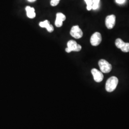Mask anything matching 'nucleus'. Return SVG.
<instances>
[{
	"label": "nucleus",
	"mask_w": 129,
	"mask_h": 129,
	"mask_svg": "<svg viewBox=\"0 0 129 129\" xmlns=\"http://www.w3.org/2000/svg\"><path fill=\"white\" fill-rule=\"evenodd\" d=\"M118 79L116 77H111L109 78L106 83V91L108 92H111L113 91L116 89L118 84Z\"/></svg>",
	"instance_id": "obj_1"
},
{
	"label": "nucleus",
	"mask_w": 129,
	"mask_h": 129,
	"mask_svg": "<svg viewBox=\"0 0 129 129\" xmlns=\"http://www.w3.org/2000/svg\"><path fill=\"white\" fill-rule=\"evenodd\" d=\"M67 46L68 47L66 48V51L69 53L72 51L79 52L81 50L82 48V47L80 45L78 44L76 42L73 40H69L68 42Z\"/></svg>",
	"instance_id": "obj_2"
},
{
	"label": "nucleus",
	"mask_w": 129,
	"mask_h": 129,
	"mask_svg": "<svg viewBox=\"0 0 129 129\" xmlns=\"http://www.w3.org/2000/svg\"><path fill=\"white\" fill-rule=\"evenodd\" d=\"M99 65L101 72L104 73L110 72L112 69V66L107 61L102 59L99 61Z\"/></svg>",
	"instance_id": "obj_3"
},
{
	"label": "nucleus",
	"mask_w": 129,
	"mask_h": 129,
	"mask_svg": "<svg viewBox=\"0 0 129 129\" xmlns=\"http://www.w3.org/2000/svg\"><path fill=\"white\" fill-rule=\"evenodd\" d=\"M115 45L118 48L120 49L122 52L125 53L129 52V43H125L121 39L118 38L116 40Z\"/></svg>",
	"instance_id": "obj_4"
},
{
	"label": "nucleus",
	"mask_w": 129,
	"mask_h": 129,
	"mask_svg": "<svg viewBox=\"0 0 129 129\" xmlns=\"http://www.w3.org/2000/svg\"><path fill=\"white\" fill-rule=\"evenodd\" d=\"M70 34L76 39H79L83 37V32L78 25H75L71 28Z\"/></svg>",
	"instance_id": "obj_5"
},
{
	"label": "nucleus",
	"mask_w": 129,
	"mask_h": 129,
	"mask_svg": "<svg viewBox=\"0 0 129 129\" xmlns=\"http://www.w3.org/2000/svg\"><path fill=\"white\" fill-rule=\"evenodd\" d=\"M102 41V35L99 32L94 33L90 38V43L93 46H99Z\"/></svg>",
	"instance_id": "obj_6"
},
{
	"label": "nucleus",
	"mask_w": 129,
	"mask_h": 129,
	"mask_svg": "<svg viewBox=\"0 0 129 129\" xmlns=\"http://www.w3.org/2000/svg\"><path fill=\"white\" fill-rule=\"evenodd\" d=\"M116 22V16L112 14L106 17L105 24L106 27L109 29H111L115 26Z\"/></svg>",
	"instance_id": "obj_7"
},
{
	"label": "nucleus",
	"mask_w": 129,
	"mask_h": 129,
	"mask_svg": "<svg viewBox=\"0 0 129 129\" xmlns=\"http://www.w3.org/2000/svg\"><path fill=\"white\" fill-rule=\"evenodd\" d=\"M91 73L93 76L94 80L97 82H101L103 79V75L102 72L99 71L96 69H93L91 70Z\"/></svg>",
	"instance_id": "obj_8"
},
{
	"label": "nucleus",
	"mask_w": 129,
	"mask_h": 129,
	"mask_svg": "<svg viewBox=\"0 0 129 129\" xmlns=\"http://www.w3.org/2000/svg\"><path fill=\"white\" fill-rule=\"evenodd\" d=\"M56 20L55 21V26L57 27H60L62 26L63 22L66 19L64 14L61 13H58L56 15Z\"/></svg>",
	"instance_id": "obj_9"
},
{
	"label": "nucleus",
	"mask_w": 129,
	"mask_h": 129,
	"mask_svg": "<svg viewBox=\"0 0 129 129\" xmlns=\"http://www.w3.org/2000/svg\"><path fill=\"white\" fill-rule=\"evenodd\" d=\"M39 26L42 28H46L47 31L52 33L54 31V28L52 25L50 24V22L48 20H45L39 23Z\"/></svg>",
	"instance_id": "obj_10"
},
{
	"label": "nucleus",
	"mask_w": 129,
	"mask_h": 129,
	"mask_svg": "<svg viewBox=\"0 0 129 129\" xmlns=\"http://www.w3.org/2000/svg\"><path fill=\"white\" fill-rule=\"evenodd\" d=\"M25 10L26 11V14L28 18L33 19L34 18L36 17V14L35 13V10L34 9V8L28 6L26 7Z\"/></svg>",
	"instance_id": "obj_11"
},
{
	"label": "nucleus",
	"mask_w": 129,
	"mask_h": 129,
	"mask_svg": "<svg viewBox=\"0 0 129 129\" xmlns=\"http://www.w3.org/2000/svg\"><path fill=\"white\" fill-rule=\"evenodd\" d=\"M93 4L92 6V9L97 10L99 7V4L100 2V0H92Z\"/></svg>",
	"instance_id": "obj_12"
},
{
	"label": "nucleus",
	"mask_w": 129,
	"mask_h": 129,
	"mask_svg": "<svg viewBox=\"0 0 129 129\" xmlns=\"http://www.w3.org/2000/svg\"><path fill=\"white\" fill-rule=\"evenodd\" d=\"M84 1L87 5V9L88 11H90L92 9V6L93 4L92 0H84Z\"/></svg>",
	"instance_id": "obj_13"
},
{
	"label": "nucleus",
	"mask_w": 129,
	"mask_h": 129,
	"mask_svg": "<svg viewBox=\"0 0 129 129\" xmlns=\"http://www.w3.org/2000/svg\"><path fill=\"white\" fill-rule=\"evenodd\" d=\"M60 0H51L50 4L52 6H55L58 5Z\"/></svg>",
	"instance_id": "obj_14"
},
{
	"label": "nucleus",
	"mask_w": 129,
	"mask_h": 129,
	"mask_svg": "<svg viewBox=\"0 0 129 129\" xmlns=\"http://www.w3.org/2000/svg\"><path fill=\"white\" fill-rule=\"evenodd\" d=\"M116 2L119 4H122L125 2V0H116Z\"/></svg>",
	"instance_id": "obj_15"
},
{
	"label": "nucleus",
	"mask_w": 129,
	"mask_h": 129,
	"mask_svg": "<svg viewBox=\"0 0 129 129\" xmlns=\"http://www.w3.org/2000/svg\"><path fill=\"white\" fill-rule=\"evenodd\" d=\"M28 2H31V3H32V2H35V1H36L37 0H27Z\"/></svg>",
	"instance_id": "obj_16"
}]
</instances>
